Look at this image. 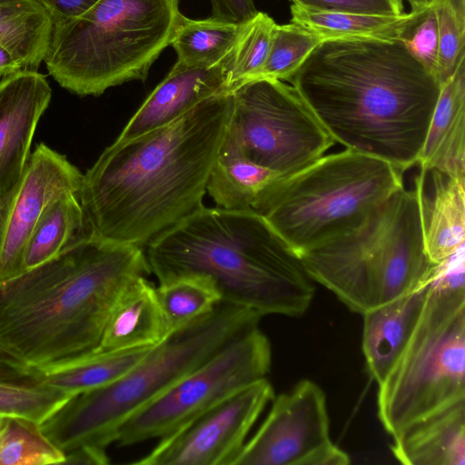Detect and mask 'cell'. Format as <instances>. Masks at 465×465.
<instances>
[{"instance_id":"cell-13","label":"cell","mask_w":465,"mask_h":465,"mask_svg":"<svg viewBox=\"0 0 465 465\" xmlns=\"http://www.w3.org/2000/svg\"><path fill=\"white\" fill-rule=\"evenodd\" d=\"M274 392L267 378L252 383L170 434L137 465H233Z\"/></svg>"},{"instance_id":"cell-41","label":"cell","mask_w":465,"mask_h":465,"mask_svg":"<svg viewBox=\"0 0 465 465\" xmlns=\"http://www.w3.org/2000/svg\"><path fill=\"white\" fill-rule=\"evenodd\" d=\"M403 1V0H402ZM410 6L411 11H419L424 8L433 6L438 0H406Z\"/></svg>"},{"instance_id":"cell-30","label":"cell","mask_w":465,"mask_h":465,"mask_svg":"<svg viewBox=\"0 0 465 465\" xmlns=\"http://www.w3.org/2000/svg\"><path fill=\"white\" fill-rule=\"evenodd\" d=\"M276 25L269 15L261 11L243 24L232 54L230 92L238 85L257 78L267 59Z\"/></svg>"},{"instance_id":"cell-2","label":"cell","mask_w":465,"mask_h":465,"mask_svg":"<svg viewBox=\"0 0 465 465\" xmlns=\"http://www.w3.org/2000/svg\"><path fill=\"white\" fill-rule=\"evenodd\" d=\"M232 106L226 92L105 148L79 192L92 234L142 246L201 207Z\"/></svg>"},{"instance_id":"cell-33","label":"cell","mask_w":465,"mask_h":465,"mask_svg":"<svg viewBox=\"0 0 465 465\" xmlns=\"http://www.w3.org/2000/svg\"><path fill=\"white\" fill-rule=\"evenodd\" d=\"M439 49L436 77L440 85L465 60V0H438Z\"/></svg>"},{"instance_id":"cell-5","label":"cell","mask_w":465,"mask_h":465,"mask_svg":"<svg viewBox=\"0 0 465 465\" xmlns=\"http://www.w3.org/2000/svg\"><path fill=\"white\" fill-rule=\"evenodd\" d=\"M258 313L219 302L170 332L114 381L73 395L40 426L64 453L80 446L106 449L121 425L232 340L259 326Z\"/></svg>"},{"instance_id":"cell-31","label":"cell","mask_w":465,"mask_h":465,"mask_svg":"<svg viewBox=\"0 0 465 465\" xmlns=\"http://www.w3.org/2000/svg\"><path fill=\"white\" fill-rule=\"evenodd\" d=\"M71 397L42 382L0 379V415L23 417L41 424Z\"/></svg>"},{"instance_id":"cell-22","label":"cell","mask_w":465,"mask_h":465,"mask_svg":"<svg viewBox=\"0 0 465 465\" xmlns=\"http://www.w3.org/2000/svg\"><path fill=\"white\" fill-rule=\"evenodd\" d=\"M282 176L251 162L223 138L206 193L216 207L257 213L269 190Z\"/></svg>"},{"instance_id":"cell-23","label":"cell","mask_w":465,"mask_h":465,"mask_svg":"<svg viewBox=\"0 0 465 465\" xmlns=\"http://www.w3.org/2000/svg\"><path fill=\"white\" fill-rule=\"evenodd\" d=\"M53 25L41 0H0V45L22 70L37 71L44 62Z\"/></svg>"},{"instance_id":"cell-26","label":"cell","mask_w":465,"mask_h":465,"mask_svg":"<svg viewBox=\"0 0 465 465\" xmlns=\"http://www.w3.org/2000/svg\"><path fill=\"white\" fill-rule=\"evenodd\" d=\"M151 348L95 351L64 365L36 369L35 381L73 396L114 381L136 364Z\"/></svg>"},{"instance_id":"cell-24","label":"cell","mask_w":465,"mask_h":465,"mask_svg":"<svg viewBox=\"0 0 465 465\" xmlns=\"http://www.w3.org/2000/svg\"><path fill=\"white\" fill-rule=\"evenodd\" d=\"M92 234L79 193L64 194L45 210L23 255L24 272L61 254Z\"/></svg>"},{"instance_id":"cell-7","label":"cell","mask_w":465,"mask_h":465,"mask_svg":"<svg viewBox=\"0 0 465 465\" xmlns=\"http://www.w3.org/2000/svg\"><path fill=\"white\" fill-rule=\"evenodd\" d=\"M300 257L314 282L361 314L427 282L435 264L426 253L416 190L404 186L362 225Z\"/></svg>"},{"instance_id":"cell-40","label":"cell","mask_w":465,"mask_h":465,"mask_svg":"<svg viewBox=\"0 0 465 465\" xmlns=\"http://www.w3.org/2000/svg\"><path fill=\"white\" fill-rule=\"evenodd\" d=\"M22 70L16 60L0 45V78Z\"/></svg>"},{"instance_id":"cell-6","label":"cell","mask_w":465,"mask_h":465,"mask_svg":"<svg viewBox=\"0 0 465 465\" xmlns=\"http://www.w3.org/2000/svg\"><path fill=\"white\" fill-rule=\"evenodd\" d=\"M180 0H98L82 15L54 23L45 64L59 85L98 96L147 78L170 45Z\"/></svg>"},{"instance_id":"cell-14","label":"cell","mask_w":465,"mask_h":465,"mask_svg":"<svg viewBox=\"0 0 465 465\" xmlns=\"http://www.w3.org/2000/svg\"><path fill=\"white\" fill-rule=\"evenodd\" d=\"M80 170L66 156L39 143L16 186L0 198V283L24 273L27 241L47 206L79 193Z\"/></svg>"},{"instance_id":"cell-20","label":"cell","mask_w":465,"mask_h":465,"mask_svg":"<svg viewBox=\"0 0 465 465\" xmlns=\"http://www.w3.org/2000/svg\"><path fill=\"white\" fill-rule=\"evenodd\" d=\"M465 60L440 85L418 165L465 178Z\"/></svg>"},{"instance_id":"cell-8","label":"cell","mask_w":465,"mask_h":465,"mask_svg":"<svg viewBox=\"0 0 465 465\" xmlns=\"http://www.w3.org/2000/svg\"><path fill=\"white\" fill-rule=\"evenodd\" d=\"M401 174L345 149L279 178L257 213L300 255L362 225L404 186Z\"/></svg>"},{"instance_id":"cell-28","label":"cell","mask_w":465,"mask_h":465,"mask_svg":"<svg viewBox=\"0 0 465 465\" xmlns=\"http://www.w3.org/2000/svg\"><path fill=\"white\" fill-rule=\"evenodd\" d=\"M64 453L43 432L40 423L0 415V465L64 464Z\"/></svg>"},{"instance_id":"cell-36","label":"cell","mask_w":465,"mask_h":465,"mask_svg":"<svg viewBox=\"0 0 465 465\" xmlns=\"http://www.w3.org/2000/svg\"><path fill=\"white\" fill-rule=\"evenodd\" d=\"M210 2L211 17L224 22L244 24L258 12L253 0H210Z\"/></svg>"},{"instance_id":"cell-15","label":"cell","mask_w":465,"mask_h":465,"mask_svg":"<svg viewBox=\"0 0 465 465\" xmlns=\"http://www.w3.org/2000/svg\"><path fill=\"white\" fill-rule=\"evenodd\" d=\"M51 97L49 83L37 71L20 70L0 78V198L22 178Z\"/></svg>"},{"instance_id":"cell-39","label":"cell","mask_w":465,"mask_h":465,"mask_svg":"<svg viewBox=\"0 0 465 465\" xmlns=\"http://www.w3.org/2000/svg\"><path fill=\"white\" fill-rule=\"evenodd\" d=\"M106 449L96 446H80L64 453V464L105 465L109 463Z\"/></svg>"},{"instance_id":"cell-9","label":"cell","mask_w":465,"mask_h":465,"mask_svg":"<svg viewBox=\"0 0 465 465\" xmlns=\"http://www.w3.org/2000/svg\"><path fill=\"white\" fill-rule=\"evenodd\" d=\"M429 295L403 352L379 385L378 416L391 436L465 400V288L431 276Z\"/></svg>"},{"instance_id":"cell-17","label":"cell","mask_w":465,"mask_h":465,"mask_svg":"<svg viewBox=\"0 0 465 465\" xmlns=\"http://www.w3.org/2000/svg\"><path fill=\"white\" fill-rule=\"evenodd\" d=\"M465 178L419 166L417 193L426 253L440 263L465 243Z\"/></svg>"},{"instance_id":"cell-37","label":"cell","mask_w":465,"mask_h":465,"mask_svg":"<svg viewBox=\"0 0 465 465\" xmlns=\"http://www.w3.org/2000/svg\"><path fill=\"white\" fill-rule=\"evenodd\" d=\"M36 370L0 345V379L13 381H36Z\"/></svg>"},{"instance_id":"cell-34","label":"cell","mask_w":465,"mask_h":465,"mask_svg":"<svg viewBox=\"0 0 465 465\" xmlns=\"http://www.w3.org/2000/svg\"><path fill=\"white\" fill-rule=\"evenodd\" d=\"M434 5L411 11V15L401 29L398 40L436 77L439 35Z\"/></svg>"},{"instance_id":"cell-4","label":"cell","mask_w":465,"mask_h":465,"mask_svg":"<svg viewBox=\"0 0 465 465\" xmlns=\"http://www.w3.org/2000/svg\"><path fill=\"white\" fill-rule=\"evenodd\" d=\"M145 256L159 283L202 279L221 302L262 317L301 316L314 296L300 255L252 211L202 205L152 239Z\"/></svg>"},{"instance_id":"cell-21","label":"cell","mask_w":465,"mask_h":465,"mask_svg":"<svg viewBox=\"0 0 465 465\" xmlns=\"http://www.w3.org/2000/svg\"><path fill=\"white\" fill-rule=\"evenodd\" d=\"M155 286L145 276L133 280L116 300L96 351L153 347L167 331Z\"/></svg>"},{"instance_id":"cell-29","label":"cell","mask_w":465,"mask_h":465,"mask_svg":"<svg viewBox=\"0 0 465 465\" xmlns=\"http://www.w3.org/2000/svg\"><path fill=\"white\" fill-rule=\"evenodd\" d=\"M155 291L168 333L206 314L221 302L216 290L198 278L162 282Z\"/></svg>"},{"instance_id":"cell-12","label":"cell","mask_w":465,"mask_h":465,"mask_svg":"<svg viewBox=\"0 0 465 465\" xmlns=\"http://www.w3.org/2000/svg\"><path fill=\"white\" fill-rule=\"evenodd\" d=\"M350 456L332 442L323 391L302 380L273 397L269 413L246 440L233 465H347Z\"/></svg>"},{"instance_id":"cell-19","label":"cell","mask_w":465,"mask_h":465,"mask_svg":"<svg viewBox=\"0 0 465 465\" xmlns=\"http://www.w3.org/2000/svg\"><path fill=\"white\" fill-rule=\"evenodd\" d=\"M391 450L406 465H465V400L430 412L392 436Z\"/></svg>"},{"instance_id":"cell-3","label":"cell","mask_w":465,"mask_h":465,"mask_svg":"<svg viewBox=\"0 0 465 465\" xmlns=\"http://www.w3.org/2000/svg\"><path fill=\"white\" fill-rule=\"evenodd\" d=\"M149 272L142 246L91 234L0 283V345L37 370L94 353L122 292Z\"/></svg>"},{"instance_id":"cell-1","label":"cell","mask_w":465,"mask_h":465,"mask_svg":"<svg viewBox=\"0 0 465 465\" xmlns=\"http://www.w3.org/2000/svg\"><path fill=\"white\" fill-rule=\"evenodd\" d=\"M286 82L335 143L401 173L418 163L440 84L401 41H322Z\"/></svg>"},{"instance_id":"cell-35","label":"cell","mask_w":465,"mask_h":465,"mask_svg":"<svg viewBox=\"0 0 465 465\" xmlns=\"http://www.w3.org/2000/svg\"><path fill=\"white\" fill-rule=\"evenodd\" d=\"M293 5L322 11L400 15L402 0H290Z\"/></svg>"},{"instance_id":"cell-11","label":"cell","mask_w":465,"mask_h":465,"mask_svg":"<svg viewBox=\"0 0 465 465\" xmlns=\"http://www.w3.org/2000/svg\"><path fill=\"white\" fill-rule=\"evenodd\" d=\"M271 365L270 341L259 326L253 327L127 419L115 442L124 447L163 438L238 391L265 379Z\"/></svg>"},{"instance_id":"cell-27","label":"cell","mask_w":465,"mask_h":465,"mask_svg":"<svg viewBox=\"0 0 465 465\" xmlns=\"http://www.w3.org/2000/svg\"><path fill=\"white\" fill-rule=\"evenodd\" d=\"M242 26L213 17L190 19L182 14L170 43L177 54L176 62L191 67L221 63L232 54Z\"/></svg>"},{"instance_id":"cell-18","label":"cell","mask_w":465,"mask_h":465,"mask_svg":"<svg viewBox=\"0 0 465 465\" xmlns=\"http://www.w3.org/2000/svg\"><path fill=\"white\" fill-rule=\"evenodd\" d=\"M430 291L427 282L363 316L362 351L371 378L380 385L396 364L411 339Z\"/></svg>"},{"instance_id":"cell-25","label":"cell","mask_w":465,"mask_h":465,"mask_svg":"<svg viewBox=\"0 0 465 465\" xmlns=\"http://www.w3.org/2000/svg\"><path fill=\"white\" fill-rule=\"evenodd\" d=\"M291 22L317 35L322 42L333 39L398 40L411 12L400 15L322 11L292 4Z\"/></svg>"},{"instance_id":"cell-10","label":"cell","mask_w":465,"mask_h":465,"mask_svg":"<svg viewBox=\"0 0 465 465\" xmlns=\"http://www.w3.org/2000/svg\"><path fill=\"white\" fill-rule=\"evenodd\" d=\"M224 140L251 162L282 175L313 163L335 143L296 89L261 78L232 91Z\"/></svg>"},{"instance_id":"cell-16","label":"cell","mask_w":465,"mask_h":465,"mask_svg":"<svg viewBox=\"0 0 465 465\" xmlns=\"http://www.w3.org/2000/svg\"><path fill=\"white\" fill-rule=\"evenodd\" d=\"M232 54L210 67H191L176 62L130 118L114 142H126L167 125L203 101L230 92Z\"/></svg>"},{"instance_id":"cell-38","label":"cell","mask_w":465,"mask_h":465,"mask_svg":"<svg viewBox=\"0 0 465 465\" xmlns=\"http://www.w3.org/2000/svg\"><path fill=\"white\" fill-rule=\"evenodd\" d=\"M49 11L53 23L76 17L90 7L98 0H41Z\"/></svg>"},{"instance_id":"cell-32","label":"cell","mask_w":465,"mask_h":465,"mask_svg":"<svg viewBox=\"0 0 465 465\" xmlns=\"http://www.w3.org/2000/svg\"><path fill=\"white\" fill-rule=\"evenodd\" d=\"M321 43L317 35L294 23L276 25L267 59L256 79L286 82Z\"/></svg>"}]
</instances>
